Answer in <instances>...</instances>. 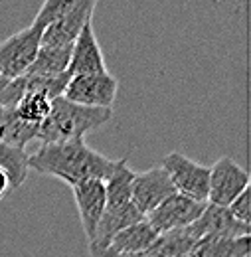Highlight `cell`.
Listing matches in <instances>:
<instances>
[{"label":"cell","mask_w":251,"mask_h":257,"mask_svg":"<svg viewBox=\"0 0 251 257\" xmlns=\"http://www.w3.org/2000/svg\"><path fill=\"white\" fill-rule=\"evenodd\" d=\"M0 170L8 176L12 190L20 188L28 178V153L24 149L8 147L0 143Z\"/></svg>","instance_id":"18"},{"label":"cell","mask_w":251,"mask_h":257,"mask_svg":"<svg viewBox=\"0 0 251 257\" xmlns=\"http://www.w3.org/2000/svg\"><path fill=\"white\" fill-rule=\"evenodd\" d=\"M119 161H111L105 155L97 153L85 145V141L71 143H54L42 145L36 153L28 155V168L44 174L60 178L65 184L75 186L87 180L107 182L117 170Z\"/></svg>","instance_id":"1"},{"label":"cell","mask_w":251,"mask_h":257,"mask_svg":"<svg viewBox=\"0 0 251 257\" xmlns=\"http://www.w3.org/2000/svg\"><path fill=\"white\" fill-rule=\"evenodd\" d=\"M249 235L247 237H200L192 251L198 257H247L249 255Z\"/></svg>","instance_id":"14"},{"label":"cell","mask_w":251,"mask_h":257,"mask_svg":"<svg viewBox=\"0 0 251 257\" xmlns=\"http://www.w3.org/2000/svg\"><path fill=\"white\" fill-rule=\"evenodd\" d=\"M172 194H176V190H174L166 170L160 164H155L143 172H135L133 182H131V198L143 218H147L151 212H155Z\"/></svg>","instance_id":"7"},{"label":"cell","mask_w":251,"mask_h":257,"mask_svg":"<svg viewBox=\"0 0 251 257\" xmlns=\"http://www.w3.org/2000/svg\"><path fill=\"white\" fill-rule=\"evenodd\" d=\"M196 241H198V237L194 235V231L188 225L184 229H174V231H168V233H160L157 241L147 251L151 257H182L194 247Z\"/></svg>","instance_id":"17"},{"label":"cell","mask_w":251,"mask_h":257,"mask_svg":"<svg viewBox=\"0 0 251 257\" xmlns=\"http://www.w3.org/2000/svg\"><path fill=\"white\" fill-rule=\"evenodd\" d=\"M75 6V0H46L42 4V8L36 14V22L42 24L44 28L50 26L52 22H56L58 18H62L65 12H69Z\"/></svg>","instance_id":"20"},{"label":"cell","mask_w":251,"mask_h":257,"mask_svg":"<svg viewBox=\"0 0 251 257\" xmlns=\"http://www.w3.org/2000/svg\"><path fill=\"white\" fill-rule=\"evenodd\" d=\"M105 71H107L105 56L95 36L93 20H89L71 46L67 73L75 77V75H93V73H105Z\"/></svg>","instance_id":"11"},{"label":"cell","mask_w":251,"mask_h":257,"mask_svg":"<svg viewBox=\"0 0 251 257\" xmlns=\"http://www.w3.org/2000/svg\"><path fill=\"white\" fill-rule=\"evenodd\" d=\"M71 58V46L65 48H40L28 71L26 77H56L67 73Z\"/></svg>","instance_id":"15"},{"label":"cell","mask_w":251,"mask_h":257,"mask_svg":"<svg viewBox=\"0 0 251 257\" xmlns=\"http://www.w3.org/2000/svg\"><path fill=\"white\" fill-rule=\"evenodd\" d=\"M190 229L194 231V235L206 237H247L249 235V225L237 222L227 208L221 206H212L206 204V210L202 212V216L190 225Z\"/></svg>","instance_id":"12"},{"label":"cell","mask_w":251,"mask_h":257,"mask_svg":"<svg viewBox=\"0 0 251 257\" xmlns=\"http://www.w3.org/2000/svg\"><path fill=\"white\" fill-rule=\"evenodd\" d=\"M6 83H8V79H4V77H0V89H2V87H4Z\"/></svg>","instance_id":"24"},{"label":"cell","mask_w":251,"mask_h":257,"mask_svg":"<svg viewBox=\"0 0 251 257\" xmlns=\"http://www.w3.org/2000/svg\"><path fill=\"white\" fill-rule=\"evenodd\" d=\"M249 188V172L229 157H221L210 166L208 204L227 208L241 192Z\"/></svg>","instance_id":"6"},{"label":"cell","mask_w":251,"mask_h":257,"mask_svg":"<svg viewBox=\"0 0 251 257\" xmlns=\"http://www.w3.org/2000/svg\"><path fill=\"white\" fill-rule=\"evenodd\" d=\"M227 210H229V214L237 220V222H241V224L249 225L251 222V204H249V188L245 190V192H241L229 206H227Z\"/></svg>","instance_id":"21"},{"label":"cell","mask_w":251,"mask_h":257,"mask_svg":"<svg viewBox=\"0 0 251 257\" xmlns=\"http://www.w3.org/2000/svg\"><path fill=\"white\" fill-rule=\"evenodd\" d=\"M160 166L166 170L176 194L208 204L210 166L198 164L188 157H184L182 153H168L162 159Z\"/></svg>","instance_id":"4"},{"label":"cell","mask_w":251,"mask_h":257,"mask_svg":"<svg viewBox=\"0 0 251 257\" xmlns=\"http://www.w3.org/2000/svg\"><path fill=\"white\" fill-rule=\"evenodd\" d=\"M157 237L158 233L153 229V225L147 220H141L137 224L121 229L117 235H113L109 245L103 249H111V251L123 253V255H137V253H145L157 241Z\"/></svg>","instance_id":"13"},{"label":"cell","mask_w":251,"mask_h":257,"mask_svg":"<svg viewBox=\"0 0 251 257\" xmlns=\"http://www.w3.org/2000/svg\"><path fill=\"white\" fill-rule=\"evenodd\" d=\"M38 137V127L30 123H24L14 107H0V143L16 149H24L26 143H30Z\"/></svg>","instance_id":"16"},{"label":"cell","mask_w":251,"mask_h":257,"mask_svg":"<svg viewBox=\"0 0 251 257\" xmlns=\"http://www.w3.org/2000/svg\"><path fill=\"white\" fill-rule=\"evenodd\" d=\"M50 105H52V101L44 95V93L30 91V89L24 87V95L18 99L14 111H16V115L24 123H30L34 127H40L44 123V119L48 117V113H50Z\"/></svg>","instance_id":"19"},{"label":"cell","mask_w":251,"mask_h":257,"mask_svg":"<svg viewBox=\"0 0 251 257\" xmlns=\"http://www.w3.org/2000/svg\"><path fill=\"white\" fill-rule=\"evenodd\" d=\"M12 190V186H10V180H8V176L0 170V202L4 200V196Z\"/></svg>","instance_id":"23"},{"label":"cell","mask_w":251,"mask_h":257,"mask_svg":"<svg viewBox=\"0 0 251 257\" xmlns=\"http://www.w3.org/2000/svg\"><path fill=\"white\" fill-rule=\"evenodd\" d=\"M117 89H119V81L109 71L93 75H75L69 77L62 97L81 107L113 109Z\"/></svg>","instance_id":"5"},{"label":"cell","mask_w":251,"mask_h":257,"mask_svg":"<svg viewBox=\"0 0 251 257\" xmlns=\"http://www.w3.org/2000/svg\"><path fill=\"white\" fill-rule=\"evenodd\" d=\"M182 257H198V255H196V253H194V251H192V249H190L188 253H186V255H182Z\"/></svg>","instance_id":"25"},{"label":"cell","mask_w":251,"mask_h":257,"mask_svg":"<svg viewBox=\"0 0 251 257\" xmlns=\"http://www.w3.org/2000/svg\"><path fill=\"white\" fill-rule=\"evenodd\" d=\"M113 117V109L81 107L65 97H58L50 105V113L38 127V141L42 145L85 141V135L107 125Z\"/></svg>","instance_id":"2"},{"label":"cell","mask_w":251,"mask_h":257,"mask_svg":"<svg viewBox=\"0 0 251 257\" xmlns=\"http://www.w3.org/2000/svg\"><path fill=\"white\" fill-rule=\"evenodd\" d=\"M204 210H206V204L190 200V198L180 196V194H172L155 212H151L145 220L153 225V229L160 235V233L184 229V227L192 225L202 216Z\"/></svg>","instance_id":"8"},{"label":"cell","mask_w":251,"mask_h":257,"mask_svg":"<svg viewBox=\"0 0 251 257\" xmlns=\"http://www.w3.org/2000/svg\"><path fill=\"white\" fill-rule=\"evenodd\" d=\"M95 0H75V6L65 12L62 18L52 22L42 32V46L40 48H65L73 46L83 26L93 20Z\"/></svg>","instance_id":"9"},{"label":"cell","mask_w":251,"mask_h":257,"mask_svg":"<svg viewBox=\"0 0 251 257\" xmlns=\"http://www.w3.org/2000/svg\"><path fill=\"white\" fill-rule=\"evenodd\" d=\"M71 192H73V200L77 206L79 222L85 231V237L89 239V243H93L97 225L103 218L105 204H107L105 182L103 180H87V182L71 186Z\"/></svg>","instance_id":"10"},{"label":"cell","mask_w":251,"mask_h":257,"mask_svg":"<svg viewBox=\"0 0 251 257\" xmlns=\"http://www.w3.org/2000/svg\"><path fill=\"white\" fill-rule=\"evenodd\" d=\"M89 257H151V255H149V251L137 253V255H123V253H115L111 249H103V247H97V245H89Z\"/></svg>","instance_id":"22"},{"label":"cell","mask_w":251,"mask_h":257,"mask_svg":"<svg viewBox=\"0 0 251 257\" xmlns=\"http://www.w3.org/2000/svg\"><path fill=\"white\" fill-rule=\"evenodd\" d=\"M42 32L44 26L34 20L24 30L0 42V77L12 81L28 71L42 46Z\"/></svg>","instance_id":"3"}]
</instances>
